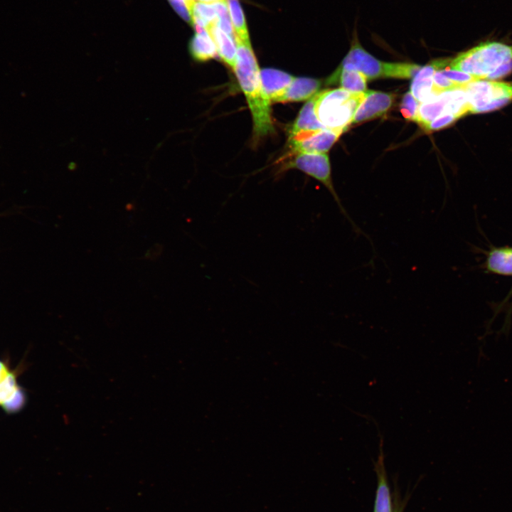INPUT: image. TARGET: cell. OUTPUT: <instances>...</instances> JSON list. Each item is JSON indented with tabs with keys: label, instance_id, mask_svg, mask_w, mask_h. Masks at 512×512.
Returning a JSON list of instances; mask_svg holds the SVG:
<instances>
[{
	"label": "cell",
	"instance_id": "1",
	"mask_svg": "<svg viewBox=\"0 0 512 512\" xmlns=\"http://www.w3.org/2000/svg\"><path fill=\"white\" fill-rule=\"evenodd\" d=\"M237 55L233 70L245 94L253 122V136L259 139L273 132L270 100L265 94L260 70L250 41L235 39Z\"/></svg>",
	"mask_w": 512,
	"mask_h": 512
},
{
	"label": "cell",
	"instance_id": "2",
	"mask_svg": "<svg viewBox=\"0 0 512 512\" xmlns=\"http://www.w3.org/2000/svg\"><path fill=\"white\" fill-rule=\"evenodd\" d=\"M448 68L478 80H489L499 70L506 75L512 68V46L499 42L482 43L450 59Z\"/></svg>",
	"mask_w": 512,
	"mask_h": 512
},
{
	"label": "cell",
	"instance_id": "3",
	"mask_svg": "<svg viewBox=\"0 0 512 512\" xmlns=\"http://www.w3.org/2000/svg\"><path fill=\"white\" fill-rule=\"evenodd\" d=\"M366 95V92H351L341 87L319 92L316 115L326 129L343 132L351 124Z\"/></svg>",
	"mask_w": 512,
	"mask_h": 512
},
{
	"label": "cell",
	"instance_id": "4",
	"mask_svg": "<svg viewBox=\"0 0 512 512\" xmlns=\"http://www.w3.org/2000/svg\"><path fill=\"white\" fill-rule=\"evenodd\" d=\"M469 113H484L503 107L512 100V82L477 80L463 87Z\"/></svg>",
	"mask_w": 512,
	"mask_h": 512
},
{
	"label": "cell",
	"instance_id": "5",
	"mask_svg": "<svg viewBox=\"0 0 512 512\" xmlns=\"http://www.w3.org/2000/svg\"><path fill=\"white\" fill-rule=\"evenodd\" d=\"M355 70L362 73L368 80L379 78H393L394 63L379 60L361 46L355 32L351 48L335 71Z\"/></svg>",
	"mask_w": 512,
	"mask_h": 512
},
{
	"label": "cell",
	"instance_id": "6",
	"mask_svg": "<svg viewBox=\"0 0 512 512\" xmlns=\"http://www.w3.org/2000/svg\"><path fill=\"white\" fill-rule=\"evenodd\" d=\"M342 133L324 129L309 134L289 137V144L294 153H326Z\"/></svg>",
	"mask_w": 512,
	"mask_h": 512
},
{
	"label": "cell",
	"instance_id": "7",
	"mask_svg": "<svg viewBox=\"0 0 512 512\" xmlns=\"http://www.w3.org/2000/svg\"><path fill=\"white\" fill-rule=\"evenodd\" d=\"M383 439L380 436L379 454L374 464L377 476V486L373 512H396L398 503L394 506L384 463Z\"/></svg>",
	"mask_w": 512,
	"mask_h": 512
},
{
	"label": "cell",
	"instance_id": "8",
	"mask_svg": "<svg viewBox=\"0 0 512 512\" xmlns=\"http://www.w3.org/2000/svg\"><path fill=\"white\" fill-rule=\"evenodd\" d=\"M395 98L393 93L368 90L363 101L356 110L351 123L356 124L384 114Z\"/></svg>",
	"mask_w": 512,
	"mask_h": 512
},
{
	"label": "cell",
	"instance_id": "9",
	"mask_svg": "<svg viewBox=\"0 0 512 512\" xmlns=\"http://www.w3.org/2000/svg\"><path fill=\"white\" fill-rule=\"evenodd\" d=\"M450 59H437L422 67L415 75L410 92L420 102H424L434 95L432 91L433 75L436 70L449 64Z\"/></svg>",
	"mask_w": 512,
	"mask_h": 512
},
{
	"label": "cell",
	"instance_id": "10",
	"mask_svg": "<svg viewBox=\"0 0 512 512\" xmlns=\"http://www.w3.org/2000/svg\"><path fill=\"white\" fill-rule=\"evenodd\" d=\"M263 90L270 102H277L291 84L294 77L274 68L260 70Z\"/></svg>",
	"mask_w": 512,
	"mask_h": 512
},
{
	"label": "cell",
	"instance_id": "11",
	"mask_svg": "<svg viewBox=\"0 0 512 512\" xmlns=\"http://www.w3.org/2000/svg\"><path fill=\"white\" fill-rule=\"evenodd\" d=\"M196 31L188 44L191 55L198 62H206L218 56L213 39L207 28L193 25Z\"/></svg>",
	"mask_w": 512,
	"mask_h": 512
},
{
	"label": "cell",
	"instance_id": "12",
	"mask_svg": "<svg viewBox=\"0 0 512 512\" xmlns=\"http://www.w3.org/2000/svg\"><path fill=\"white\" fill-rule=\"evenodd\" d=\"M453 90L434 95L428 100L420 104L415 122L426 129L437 117L447 113V105L452 97Z\"/></svg>",
	"mask_w": 512,
	"mask_h": 512
},
{
	"label": "cell",
	"instance_id": "13",
	"mask_svg": "<svg viewBox=\"0 0 512 512\" xmlns=\"http://www.w3.org/2000/svg\"><path fill=\"white\" fill-rule=\"evenodd\" d=\"M317 93L309 99L301 109L289 129V137L309 134L326 129L319 121L315 113Z\"/></svg>",
	"mask_w": 512,
	"mask_h": 512
},
{
	"label": "cell",
	"instance_id": "14",
	"mask_svg": "<svg viewBox=\"0 0 512 512\" xmlns=\"http://www.w3.org/2000/svg\"><path fill=\"white\" fill-rule=\"evenodd\" d=\"M321 82L311 78H295L277 102H300L319 92Z\"/></svg>",
	"mask_w": 512,
	"mask_h": 512
},
{
	"label": "cell",
	"instance_id": "15",
	"mask_svg": "<svg viewBox=\"0 0 512 512\" xmlns=\"http://www.w3.org/2000/svg\"><path fill=\"white\" fill-rule=\"evenodd\" d=\"M208 31L213 39L218 56L223 63L233 69L237 55L235 38L223 31L216 25L210 27Z\"/></svg>",
	"mask_w": 512,
	"mask_h": 512
},
{
	"label": "cell",
	"instance_id": "16",
	"mask_svg": "<svg viewBox=\"0 0 512 512\" xmlns=\"http://www.w3.org/2000/svg\"><path fill=\"white\" fill-rule=\"evenodd\" d=\"M485 267L491 273L512 276V247L504 246L491 250L487 255Z\"/></svg>",
	"mask_w": 512,
	"mask_h": 512
},
{
	"label": "cell",
	"instance_id": "17",
	"mask_svg": "<svg viewBox=\"0 0 512 512\" xmlns=\"http://www.w3.org/2000/svg\"><path fill=\"white\" fill-rule=\"evenodd\" d=\"M367 78L355 70L335 71L328 79L329 83L339 81L341 88L351 92H365L367 90Z\"/></svg>",
	"mask_w": 512,
	"mask_h": 512
},
{
	"label": "cell",
	"instance_id": "18",
	"mask_svg": "<svg viewBox=\"0 0 512 512\" xmlns=\"http://www.w3.org/2000/svg\"><path fill=\"white\" fill-rule=\"evenodd\" d=\"M192 26L197 25L208 29L216 25L217 14L213 3L193 1L190 8Z\"/></svg>",
	"mask_w": 512,
	"mask_h": 512
},
{
	"label": "cell",
	"instance_id": "19",
	"mask_svg": "<svg viewBox=\"0 0 512 512\" xmlns=\"http://www.w3.org/2000/svg\"><path fill=\"white\" fill-rule=\"evenodd\" d=\"M235 33V40L250 41L243 10L239 0H225Z\"/></svg>",
	"mask_w": 512,
	"mask_h": 512
},
{
	"label": "cell",
	"instance_id": "20",
	"mask_svg": "<svg viewBox=\"0 0 512 512\" xmlns=\"http://www.w3.org/2000/svg\"><path fill=\"white\" fill-rule=\"evenodd\" d=\"M213 5L217 14L216 26L235 38V33L225 1L215 2Z\"/></svg>",
	"mask_w": 512,
	"mask_h": 512
},
{
	"label": "cell",
	"instance_id": "21",
	"mask_svg": "<svg viewBox=\"0 0 512 512\" xmlns=\"http://www.w3.org/2000/svg\"><path fill=\"white\" fill-rule=\"evenodd\" d=\"M446 77L440 70L435 71L433 75L432 91L434 95L440 94L444 91L463 87Z\"/></svg>",
	"mask_w": 512,
	"mask_h": 512
},
{
	"label": "cell",
	"instance_id": "22",
	"mask_svg": "<svg viewBox=\"0 0 512 512\" xmlns=\"http://www.w3.org/2000/svg\"><path fill=\"white\" fill-rule=\"evenodd\" d=\"M420 104L410 91L406 92L400 104V111L404 118L415 121Z\"/></svg>",
	"mask_w": 512,
	"mask_h": 512
},
{
	"label": "cell",
	"instance_id": "23",
	"mask_svg": "<svg viewBox=\"0 0 512 512\" xmlns=\"http://www.w3.org/2000/svg\"><path fill=\"white\" fill-rule=\"evenodd\" d=\"M442 73L453 82L464 86L469 82L477 80L478 79L469 74L452 70L449 68L441 69Z\"/></svg>",
	"mask_w": 512,
	"mask_h": 512
},
{
	"label": "cell",
	"instance_id": "24",
	"mask_svg": "<svg viewBox=\"0 0 512 512\" xmlns=\"http://www.w3.org/2000/svg\"><path fill=\"white\" fill-rule=\"evenodd\" d=\"M457 119L459 118L454 114L449 113H443L437 117L433 121H432L425 129L427 131H435L437 129H440L450 125Z\"/></svg>",
	"mask_w": 512,
	"mask_h": 512
},
{
	"label": "cell",
	"instance_id": "25",
	"mask_svg": "<svg viewBox=\"0 0 512 512\" xmlns=\"http://www.w3.org/2000/svg\"><path fill=\"white\" fill-rule=\"evenodd\" d=\"M174 10L186 23L192 25V17L189 7L185 0H168Z\"/></svg>",
	"mask_w": 512,
	"mask_h": 512
},
{
	"label": "cell",
	"instance_id": "26",
	"mask_svg": "<svg viewBox=\"0 0 512 512\" xmlns=\"http://www.w3.org/2000/svg\"><path fill=\"white\" fill-rule=\"evenodd\" d=\"M193 1L204 2V3H215V2H218V1H225V0H193Z\"/></svg>",
	"mask_w": 512,
	"mask_h": 512
},
{
	"label": "cell",
	"instance_id": "27",
	"mask_svg": "<svg viewBox=\"0 0 512 512\" xmlns=\"http://www.w3.org/2000/svg\"><path fill=\"white\" fill-rule=\"evenodd\" d=\"M402 507H403V506H400V505L399 504V503H398V508H397L396 512H402Z\"/></svg>",
	"mask_w": 512,
	"mask_h": 512
}]
</instances>
